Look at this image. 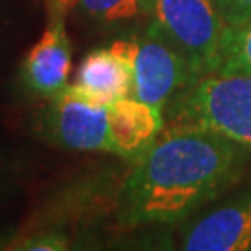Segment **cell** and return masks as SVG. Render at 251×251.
<instances>
[{"mask_svg":"<svg viewBox=\"0 0 251 251\" xmlns=\"http://www.w3.org/2000/svg\"><path fill=\"white\" fill-rule=\"evenodd\" d=\"M162 110L136 97H125L108 106V151L125 160H138L160 136Z\"/></svg>","mask_w":251,"mask_h":251,"instance_id":"7","label":"cell"},{"mask_svg":"<svg viewBox=\"0 0 251 251\" xmlns=\"http://www.w3.org/2000/svg\"><path fill=\"white\" fill-rule=\"evenodd\" d=\"M69 248V240L60 233H41L32 238H26L23 246L15 250H30V251H63Z\"/></svg>","mask_w":251,"mask_h":251,"instance_id":"13","label":"cell"},{"mask_svg":"<svg viewBox=\"0 0 251 251\" xmlns=\"http://www.w3.org/2000/svg\"><path fill=\"white\" fill-rule=\"evenodd\" d=\"M147 13L149 28L182 54L198 80L216 73L227 25L214 0H149Z\"/></svg>","mask_w":251,"mask_h":251,"instance_id":"3","label":"cell"},{"mask_svg":"<svg viewBox=\"0 0 251 251\" xmlns=\"http://www.w3.org/2000/svg\"><path fill=\"white\" fill-rule=\"evenodd\" d=\"M84 11L102 23H119L147 13L149 0H78Z\"/></svg>","mask_w":251,"mask_h":251,"instance_id":"11","label":"cell"},{"mask_svg":"<svg viewBox=\"0 0 251 251\" xmlns=\"http://www.w3.org/2000/svg\"><path fill=\"white\" fill-rule=\"evenodd\" d=\"M188 251L251 250V194L212 210L192 225L182 240Z\"/></svg>","mask_w":251,"mask_h":251,"instance_id":"8","label":"cell"},{"mask_svg":"<svg viewBox=\"0 0 251 251\" xmlns=\"http://www.w3.org/2000/svg\"><path fill=\"white\" fill-rule=\"evenodd\" d=\"M45 2H47V4H49V2H50V0H45Z\"/></svg>","mask_w":251,"mask_h":251,"instance_id":"14","label":"cell"},{"mask_svg":"<svg viewBox=\"0 0 251 251\" xmlns=\"http://www.w3.org/2000/svg\"><path fill=\"white\" fill-rule=\"evenodd\" d=\"M198 82L182 54L154 30L147 28L138 39L132 62V97L164 108L179 91Z\"/></svg>","mask_w":251,"mask_h":251,"instance_id":"4","label":"cell"},{"mask_svg":"<svg viewBox=\"0 0 251 251\" xmlns=\"http://www.w3.org/2000/svg\"><path fill=\"white\" fill-rule=\"evenodd\" d=\"M45 126L65 149L108 151V106L76 97L67 86L50 97Z\"/></svg>","mask_w":251,"mask_h":251,"instance_id":"5","label":"cell"},{"mask_svg":"<svg viewBox=\"0 0 251 251\" xmlns=\"http://www.w3.org/2000/svg\"><path fill=\"white\" fill-rule=\"evenodd\" d=\"M214 4L227 26L251 21V0H214Z\"/></svg>","mask_w":251,"mask_h":251,"instance_id":"12","label":"cell"},{"mask_svg":"<svg viewBox=\"0 0 251 251\" xmlns=\"http://www.w3.org/2000/svg\"><path fill=\"white\" fill-rule=\"evenodd\" d=\"M71 73V43L65 32L63 15H50L43 36L30 47L21 76L26 88L41 97H52L67 86Z\"/></svg>","mask_w":251,"mask_h":251,"instance_id":"6","label":"cell"},{"mask_svg":"<svg viewBox=\"0 0 251 251\" xmlns=\"http://www.w3.org/2000/svg\"><path fill=\"white\" fill-rule=\"evenodd\" d=\"M248 149L196 126H171L134 160L121 190L126 224H173L240 177Z\"/></svg>","mask_w":251,"mask_h":251,"instance_id":"1","label":"cell"},{"mask_svg":"<svg viewBox=\"0 0 251 251\" xmlns=\"http://www.w3.org/2000/svg\"><path fill=\"white\" fill-rule=\"evenodd\" d=\"M69 90L90 102L110 106L112 102L132 97V65L117 56L110 47L91 50Z\"/></svg>","mask_w":251,"mask_h":251,"instance_id":"9","label":"cell"},{"mask_svg":"<svg viewBox=\"0 0 251 251\" xmlns=\"http://www.w3.org/2000/svg\"><path fill=\"white\" fill-rule=\"evenodd\" d=\"M216 73L251 75V21L234 26H225Z\"/></svg>","mask_w":251,"mask_h":251,"instance_id":"10","label":"cell"},{"mask_svg":"<svg viewBox=\"0 0 251 251\" xmlns=\"http://www.w3.org/2000/svg\"><path fill=\"white\" fill-rule=\"evenodd\" d=\"M175 112L173 126L203 128L251 151V75H206L184 91Z\"/></svg>","mask_w":251,"mask_h":251,"instance_id":"2","label":"cell"}]
</instances>
